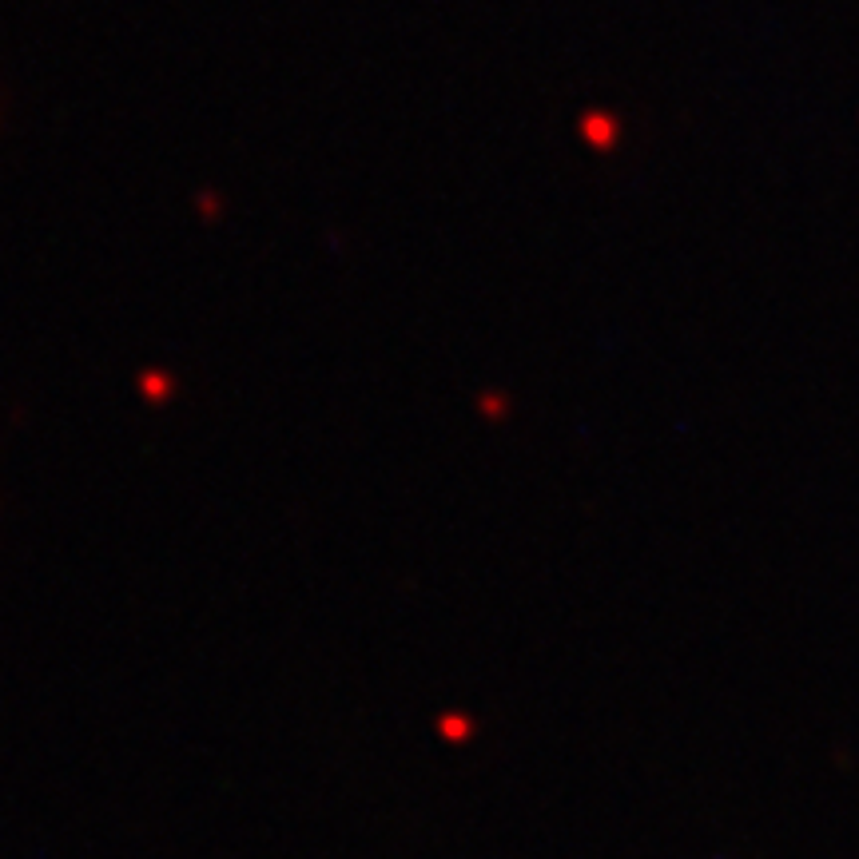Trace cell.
<instances>
[{
    "mask_svg": "<svg viewBox=\"0 0 859 859\" xmlns=\"http://www.w3.org/2000/svg\"><path fill=\"white\" fill-rule=\"evenodd\" d=\"M577 128H581V140H585L593 152H613L617 140H621V120H617V112H609V108L585 112Z\"/></svg>",
    "mask_w": 859,
    "mask_h": 859,
    "instance_id": "1",
    "label": "cell"
}]
</instances>
